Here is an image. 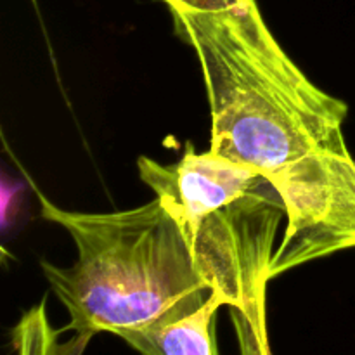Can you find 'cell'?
Returning <instances> with one entry per match:
<instances>
[{
	"label": "cell",
	"instance_id": "8992f818",
	"mask_svg": "<svg viewBox=\"0 0 355 355\" xmlns=\"http://www.w3.org/2000/svg\"><path fill=\"white\" fill-rule=\"evenodd\" d=\"M64 329H55L47 315L45 300L35 305L12 329V347L16 355H83L92 336L73 333L62 340Z\"/></svg>",
	"mask_w": 355,
	"mask_h": 355
},
{
	"label": "cell",
	"instance_id": "6da1fadb",
	"mask_svg": "<svg viewBox=\"0 0 355 355\" xmlns=\"http://www.w3.org/2000/svg\"><path fill=\"white\" fill-rule=\"evenodd\" d=\"M38 200L42 217L64 227L78 252L66 269L40 263L69 314L64 331L121 338L191 314L215 293L225 307L248 302L158 198L110 214L62 210L40 193Z\"/></svg>",
	"mask_w": 355,
	"mask_h": 355
},
{
	"label": "cell",
	"instance_id": "277c9868",
	"mask_svg": "<svg viewBox=\"0 0 355 355\" xmlns=\"http://www.w3.org/2000/svg\"><path fill=\"white\" fill-rule=\"evenodd\" d=\"M270 184L283 200L288 225L274 250L269 279L355 248V159L349 148L315 153Z\"/></svg>",
	"mask_w": 355,
	"mask_h": 355
},
{
	"label": "cell",
	"instance_id": "52a82bcc",
	"mask_svg": "<svg viewBox=\"0 0 355 355\" xmlns=\"http://www.w3.org/2000/svg\"><path fill=\"white\" fill-rule=\"evenodd\" d=\"M266 295L267 290L260 291L241 307H229L239 355H272L267 333Z\"/></svg>",
	"mask_w": 355,
	"mask_h": 355
},
{
	"label": "cell",
	"instance_id": "7a4b0ae2",
	"mask_svg": "<svg viewBox=\"0 0 355 355\" xmlns=\"http://www.w3.org/2000/svg\"><path fill=\"white\" fill-rule=\"evenodd\" d=\"M201 62L210 151L270 180L322 151L347 149L349 107L315 87L270 33L255 0L222 10H170Z\"/></svg>",
	"mask_w": 355,
	"mask_h": 355
},
{
	"label": "cell",
	"instance_id": "ba28073f",
	"mask_svg": "<svg viewBox=\"0 0 355 355\" xmlns=\"http://www.w3.org/2000/svg\"><path fill=\"white\" fill-rule=\"evenodd\" d=\"M170 10H222L243 0H163Z\"/></svg>",
	"mask_w": 355,
	"mask_h": 355
},
{
	"label": "cell",
	"instance_id": "5b68a950",
	"mask_svg": "<svg viewBox=\"0 0 355 355\" xmlns=\"http://www.w3.org/2000/svg\"><path fill=\"white\" fill-rule=\"evenodd\" d=\"M224 305V298L215 293L191 314L125 333L121 340L141 355H217L214 319Z\"/></svg>",
	"mask_w": 355,
	"mask_h": 355
},
{
	"label": "cell",
	"instance_id": "3957f363",
	"mask_svg": "<svg viewBox=\"0 0 355 355\" xmlns=\"http://www.w3.org/2000/svg\"><path fill=\"white\" fill-rule=\"evenodd\" d=\"M142 182L217 262L246 298L267 290L274 239L286 214L276 187L255 168L187 142L182 158L137 159Z\"/></svg>",
	"mask_w": 355,
	"mask_h": 355
}]
</instances>
